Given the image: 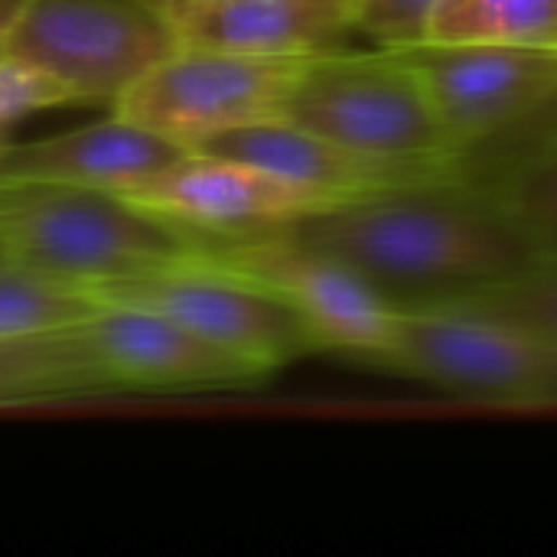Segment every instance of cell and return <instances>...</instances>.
I'll return each mask as SVG.
<instances>
[{
  "mask_svg": "<svg viewBox=\"0 0 557 557\" xmlns=\"http://www.w3.org/2000/svg\"><path fill=\"white\" fill-rule=\"evenodd\" d=\"M268 232L339 261L395 310L463 304L542 261L499 193L463 173L323 202Z\"/></svg>",
  "mask_w": 557,
  "mask_h": 557,
  "instance_id": "1",
  "label": "cell"
},
{
  "mask_svg": "<svg viewBox=\"0 0 557 557\" xmlns=\"http://www.w3.org/2000/svg\"><path fill=\"white\" fill-rule=\"evenodd\" d=\"M0 238L16 261L82 284L193 261L212 245L124 193L88 186H3Z\"/></svg>",
  "mask_w": 557,
  "mask_h": 557,
  "instance_id": "2",
  "label": "cell"
},
{
  "mask_svg": "<svg viewBox=\"0 0 557 557\" xmlns=\"http://www.w3.org/2000/svg\"><path fill=\"white\" fill-rule=\"evenodd\" d=\"M313 134L356 153L414 163L463 166L431 91L401 49H336L310 55L281 104Z\"/></svg>",
  "mask_w": 557,
  "mask_h": 557,
  "instance_id": "3",
  "label": "cell"
},
{
  "mask_svg": "<svg viewBox=\"0 0 557 557\" xmlns=\"http://www.w3.org/2000/svg\"><path fill=\"white\" fill-rule=\"evenodd\" d=\"M3 55L59 82L72 104H114L180 49L157 0H26L0 36Z\"/></svg>",
  "mask_w": 557,
  "mask_h": 557,
  "instance_id": "4",
  "label": "cell"
},
{
  "mask_svg": "<svg viewBox=\"0 0 557 557\" xmlns=\"http://www.w3.org/2000/svg\"><path fill=\"white\" fill-rule=\"evenodd\" d=\"M88 287L101 304H131L166 313L264 375L310 352H323L317 330L284 294L209 258L163 264Z\"/></svg>",
  "mask_w": 557,
  "mask_h": 557,
  "instance_id": "5",
  "label": "cell"
},
{
  "mask_svg": "<svg viewBox=\"0 0 557 557\" xmlns=\"http://www.w3.org/2000/svg\"><path fill=\"white\" fill-rule=\"evenodd\" d=\"M379 366L493 405L557 401V349L467 304L398 310Z\"/></svg>",
  "mask_w": 557,
  "mask_h": 557,
  "instance_id": "6",
  "label": "cell"
},
{
  "mask_svg": "<svg viewBox=\"0 0 557 557\" xmlns=\"http://www.w3.org/2000/svg\"><path fill=\"white\" fill-rule=\"evenodd\" d=\"M307 59L180 46L124 88L111 111L189 147L222 127L281 114Z\"/></svg>",
  "mask_w": 557,
  "mask_h": 557,
  "instance_id": "7",
  "label": "cell"
},
{
  "mask_svg": "<svg viewBox=\"0 0 557 557\" xmlns=\"http://www.w3.org/2000/svg\"><path fill=\"white\" fill-rule=\"evenodd\" d=\"M408 52L460 150L557 101V46L421 42Z\"/></svg>",
  "mask_w": 557,
  "mask_h": 557,
  "instance_id": "8",
  "label": "cell"
},
{
  "mask_svg": "<svg viewBox=\"0 0 557 557\" xmlns=\"http://www.w3.org/2000/svg\"><path fill=\"white\" fill-rule=\"evenodd\" d=\"M284 294L317 330L323 352H349L369 362L388 346L398 310L339 261L287 242L274 232L215 238L202 255Z\"/></svg>",
  "mask_w": 557,
  "mask_h": 557,
  "instance_id": "9",
  "label": "cell"
},
{
  "mask_svg": "<svg viewBox=\"0 0 557 557\" xmlns=\"http://www.w3.org/2000/svg\"><path fill=\"white\" fill-rule=\"evenodd\" d=\"M69 333L111 392L228 388L264 379V372L251 362L212 346L183 323L147 307L101 304Z\"/></svg>",
  "mask_w": 557,
  "mask_h": 557,
  "instance_id": "10",
  "label": "cell"
},
{
  "mask_svg": "<svg viewBox=\"0 0 557 557\" xmlns=\"http://www.w3.org/2000/svg\"><path fill=\"white\" fill-rule=\"evenodd\" d=\"M189 150L255 166L268 176H277L304 189L317 202H336V199H349L359 193L398 186V183L463 173L457 166H414V163H392V160L366 157L281 114L222 127L215 134L193 140Z\"/></svg>",
  "mask_w": 557,
  "mask_h": 557,
  "instance_id": "11",
  "label": "cell"
},
{
  "mask_svg": "<svg viewBox=\"0 0 557 557\" xmlns=\"http://www.w3.org/2000/svg\"><path fill=\"white\" fill-rule=\"evenodd\" d=\"M124 196L215 238L268 232L313 206H323L277 176L196 150Z\"/></svg>",
  "mask_w": 557,
  "mask_h": 557,
  "instance_id": "12",
  "label": "cell"
},
{
  "mask_svg": "<svg viewBox=\"0 0 557 557\" xmlns=\"http://www.w3.org/2000/svg\"><path fill=\"white\" fill-rule=\"evenodd\" d=\"M189 147L111 114L36 140H0L3 186H88L127 193L183 160Z\"/></svg>",
  "mask_w": 557,
  "mask_h": 557,
  "instance_id": "13",
  "label": "cell"
},
{
  "mask_svg": "<svg viewBox=\"0 0 557 557\" xmlns=\"http://www.w3.org/2000/svg\"><path fill=\"white\" fill-rule=\"evenodd\" d=\"M170 16L180 46L255 55H323L356 36L352 0H215Z\"/></svg>",
  "mask_w": 557,
  "mask_h": 557,
  "instance_id": "14",
  "label": "cell"
},
{
  "mask_svg": "<svg viewBox=\"0 0 557 557\" xmlns=\"http://www.w3.org/2000/svg\"><path fill=\"white\" fill-rule=\"evenodd\" d=\"M111 392L69 330L0 343V408Z\"/></svg>",
  "mask_w": 557,
  "mask_h": 557,
  "instance_id": "15",
  "label": "cell"
},
{
  "mask_svg": "<svg viewBox=\"0 0 557 557\" xmlns=\"http://www.w3.org/2000/svg\"><path fill=\"white\" fill-rule=\"evenodd\" d=\"M98 307L101 300L82 281H69L23 261L0 268V343L72 330Z\"/></svg>",
  "mask_w": 557,
  "mask_h": 557,
  "instance_id": "16",
  "label": "cell"
},
{
  "mask_svg": "<svg viewBox=\"0 0 557 557\" xmlns=\"http://www.w3.org/2000/svg\"><path fill=\"white\" fill-rule=\"evenodd\" d=\"M428 42L557 46V0H444Z\"/></svg>",
  "mask_w": 557,
  "mask_h": 557,
  "instance_id": "17",
  "label": "cell"
},
{
  "mask_svg": "<svg viewBox=\"0 0 557 557\" xmlns=\"http://www.w3.org/2000/svg\"><path fill=\"white\" fill-rule=\"evenodd\" d=\"M542 261H557V137L539 147L496 189Z\"/></svg>",
  "mask_w": 557,
  "mask_h": 557,
  "instance_id": "18",
  "label": "cell"
},
{
  "mask_svg": "<svg viewBox=\"0 0 557 557\" xmlns=\"http://www.w3.org/2000/svg\"><path fill=\"white\" fill-rule=\"evenodd\" d=\"M463 304L503 317L557 349V261H539L519 277L496 284Z\"/></svg>",
  "mask_w": 557,
  "mask_h": 557,
  "instance_id": "19",
  "label": "cell"
},
{
  "mask_svg": "<svg viewBox=\"0 0 557 557\" xmlns=\"http://www.w3.org/2000/svg\"><path fill=\"white\" fill-rule=\"evenodd\" d=\"M444 0H352V29L379 49H411L431 39Z\"/></svg>",
  "mask_w": 557,
  "mask_h": 557,
  "instance_id": "20",
  "label": "cell"
},
{
  "mask_svg": "<svg viewBox=\"0 0 557 557\" xmlns=\"http://www.w3.org/2000/svg\"><path fill=\"white\" fill-rule=\"evenodd\" d=\"M62 104H72V98L59 82L16 59H0V140L26 117Z\"/></svg>",
  "mask_w": 557,
  "mask_h": 557,
  "instance_id": "21",
  "label": "cell"
},
{
  "mask_svg": "<svg viewBox=\"0 0 557 557\" xmlns=\"http://www.w3.org/2000/svg\"><path fill=\"white\" fill-rule=\"evenodd\" d=\"M23 3L26 0H0V36L7 33V26L13 23V16L23 10Z\"/></svg>",
  "mask_w": 557,
  "mask_h": 557,
  "instance_id": "22",
  "label": "cell"
},
{
  "mask_svg": "<svg viewBox=\"0 0 557 557\" xmlns=\"http://www.w3.org/2000/svg\"><path fill=\"white\" fill-rule=\"evenodd\" d=\"M160 7H166L170 13L176 10H186V7H199V3H215V0H157Z\"/></svg>",
  "mask_w": 557,
  "mask_h": 557,
  "instance_id": "23",
  "label": "cell"
},
{
  "mask_svg": "<svg viewBox=\"0 0 557 557\" xmlns=\"http://www.w3.org/2000/svg\"><path fill=\"white\" fill-rule=\"evenodd\" d=\"M10 261H16V258H13L10 245H7V242L0 238V268H3V264H10Z\"/></svg>",
  "mask_w": 557,
  "mask_h": 557,
  "instance_id": "24",
  "label": "cell"
},
{
  "mask_svg": "<svg viewBox=\"0 0 557 557\" xmlns=\"http://www.w3.org/2000/svg\"><path fill=\"white\" fill-rule=\"evenodd\" d=\"M0 59H3V42H0Z\"/></svg>",
  "mask_w": 557,
  "mask_h": 557,
  "instance_id": "25",
  "label": "cell"
}]
</instances>
